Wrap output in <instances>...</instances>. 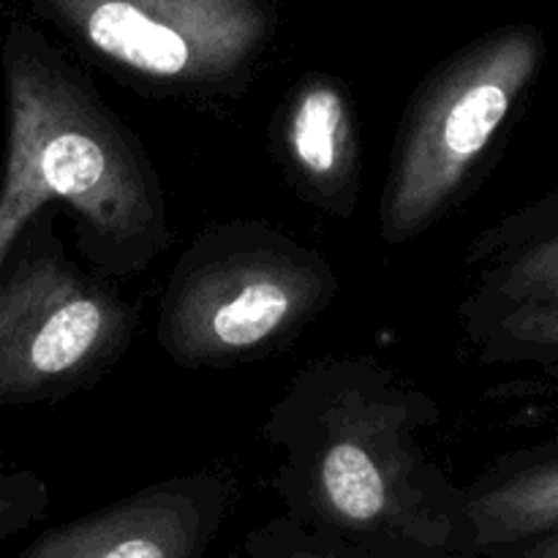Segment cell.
Listing matches in <instances>:
<instances>
[{"label":"cell","instance_id":"6da1fadb","mask_svg":"<svg viewBox=\"0 0 558 558\" xmlns=\"http://www.w3.org/2000/svg\"><path fill=\"white\" fill-rule=\"evenodd\" d=\"M439 420V403L381 360L305 365L262 423L283 452V512L381 558H480L463 485L420 445Z\"/></svg>","mask_w":558,"mask_h":558},{"label":"cell","instance_id":"7a4b0ae2","mask_svg":"<svg viewBox=\"0 0 558 558\" xmlns=\"http://www.w3.org/2000/svg\"><path fill=\"white\" fill-rule=\"evenodd\" d=\"M9 142L0 262L33 213L65 205L76 251L109 281L145 272L174 238L145 145L80 69L16 22L3 47Z\"/></svg>","mask_w":558,"mask_h":558},{"label":"cell","instance_id":"3957f363","mask_svg":"<svg viewBox=\"0 0 558 558\" xmlns=\"http://www.w3.org/2000/svg\"><path fill=\"white\" fill-rule=\"evenodd\" d=\"M341 292L330 262L283 229L232 218L202 229L174 262L156 341L185 371H229L292 347Z\"/></svg>","mask_w":558,"mask_h":558},{"label":"cell","instance_id":"277c9868","mask_svg":"<svg viewBox=\"0 0 558 558\" xmlns=\"http://www.w3.org/2000/svg\"><path fill=\"white\" fill-rule=\"evenodd\" d=\"M545 52L539 27L507 25L425 76L403 109L381 189L387 245L412 243L474 194L523 112Z\"/></svg>","mask_w":558,"mask_h":558},{"label":"cell","instance_id":"5b68a950","mask_svg":"<svg viewBox=\"0 0 558 558\" xmlns=\"http://www.w3.org/2000/svg\"><path fill=\"white\" fill-rule=\"evenodd\" d=\"M58 216L33 213L0 262V409L90 390L140 330L134 300L65 254Z\"/></svg>","mask_w":558,"mask_h":558},{"label":"cell","instance_id":"8992f818","mask_svg":"<svg viewBox=\"0 0 558 558\" xmlns=\"http://www.w3.org/2000/svg\"><path fill=\"white\" fill-rule=\"evenodd\" d=\"M90 58L156 98L243 90L270 25L251 0H36Z\"/></svg>","mask_w":558,"mask_h":558},{"label":"cell","instance_id":"52a82bcc","mask_svg":"<svg viewBox=\"0 0 558 558\" xmlns=\"http://www.w3.org/2000/svg\"><path fill=\"white\" fill-rule=\"evenodd\" d=\"M234 501L227 469L178 474L47 529L14 558H207Z\"/></svg>","mask_w":558,"mask_h":558},{"label":"cell","instance_id":"ba28073f","mask_svg":"<svg viewBox=\"0 0 558 558\" xmlns=\"http://www.w3.org/2000/svg\"><path fill=\"white\" fill-rule=\"evenodd\" d=\"M270 147L294 194L332 218H352L363 191V140L347 82L311 74L270 120Z\"/></svg>","mask_w":558,"mask_h":558},{"label":"cell","instance_id":"9c48e42d","mask_svg":"<svg viewBox=\"0 0 558 558\" xmlns=\"http://www.w3.org/2000/svg\"><path fill=\"white\" fill-rule=\"evenodd\" d=\"M463 501L480 558L558 532V439L501 456L463 485Z\"/></svg>","mask_w":558,"mask_h":558},{"label":"cell","instance_id":"30bf717a","mask_svg":"<svg viewBox=\"0 0 558 558\" xmlns=\"http://www.w3.org/2000/svg\"><path fill=\"white\" fill-rule=\"evenodd\" d=\"M532 305H558V229L485 262L461 319Z\"/></svg>","mask_w":558,"mask_h":558},{"label":"cell","instance_id":"8fae6325","mask_svg":"<svg viewBox=\"0 0 558 558\" xmlns=\"http://www.w3.org/2000/svg\"><path fill=\"white\" fill-rule=\"evenodd\" d=\"M463 330L488 365H558V305L463 316Z\"/></svg>","mask_w":558,"mask_h":558},{"label":"cell","instance_id":"7c38bea8","mask_svg":"<svg viewBox=\"0 0 558 558\" xmlns=\"http://www.w3.org/2000/svg\"><path fill=\"white\" fill-rule=\"evenodd\" d=\"M245 558H381L371 550L357 548L347 539L330 537L325 532L294 521L292 515L270 518L262 526L251 529L243 539Z\"/></svg>","mask_w":558,"mask_h":558},{"label":"cell","instance_id":"4fadbf2b","mask_svg":"<svg viewBox=\"0 0 558 558\" xmlns=\"http://www.w3.org/2000/svg\"><path fill=\"white\" fill-rule=\"evenodd\" d=\"M554 229H558V189L529 202L526 207L510 213L501 221H496L494 227L480 232L474 238L472 248H469V262L472 265H485V262L496 259V256L507 254V251L518 248V245L550 234Z\"/></svg>","mask_w":558,"mask_h":558},{"label":"cell","instance_id":"5bb4252c","mask_svg":"<svg viewBox=\"0 0 558 558\" xmlns=\"http://www.w3.org/2000/svg\"><path fill=\"white\" fill-rule=\"evenodd\" d=\"M49 501V485L36 472L9 466L0 456V543L41 521Z\"/></svg>","mask_w":558,"mask_h":558},{"label":"cell","instance_id":"9a60e30c","mask_svg":"<svg viewBox=\"0 0 558 558\" xmlns=\"http://www.w3.org/2000/svg\"><path fill=\"white\" fill-rule=\"evenodd\" d=\"M483 558H558V532L543 534V537L523 539V543L496 548Z\"/></svg>","mask_w":558,"mask_h":558},{"label":"cell","instance_id":"2e32d148","mask_svg":"<svg viewBox=\"0 0 558 558\" xmlns=\"http://www.w3.org/2000/svg\"><path fill=\"white\" fill-rule=\"evenodd\" d=\"M556 390H558V387H556Z\"/></svg>","mask_w":558,"mask_h":558}]
</instances>
